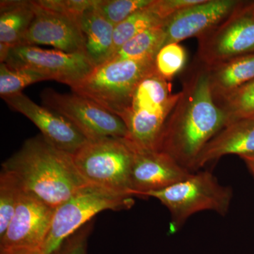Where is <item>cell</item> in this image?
<instances>
[{
	"mask_svg": "<svg viewBox=\"0 0 254 254\" xmlns=\"http://www.w3.org/2000/svg\"><path fill=\"white\" fill-rule=\"evenodd\" d=\"M227 124L226 113L214 98L207 66L185 85L156 150L170 155L192 173L205 145Z\"/></svg>",
	"mask_w": 254,
	"mask_h": 254,
	"instance_id": "cell-1",
	"label": "cell"
},
{
	"mask_svg": "<svg viewBox=\"0 0 254 254\" xmlns=\"http://www.w3.org/2000/svg\"><path fill=\"white\" fill-rule=\"evenodd\" d=\"M23 190L56 208L87 185L78 173L73 155L58 149L42 135L26 140L2 163Z\"/></svg>",
	"mask_w": 254,
	"mask_h": 254,
	"instance_id": "cell-2",
	"label": "cell"
},
{
	"mask_svg": "<svg viewBox=\"0 0 254 254\" xmlns=\"http://www.w3.org/2000/svg\"><path fill=\"white\" fill-rule=\"evenodd\" d=\"M168 81L156 71L139 82L120 118L126 125V139L138 149L156 150L169 117L181 92L173 94Z\"/></svg>",
	"mask_w": 254,
	"mask_h": 254,
	"instance_id": "cell-3",
	"label": "cell"
},
{
	"mask_svg": "<svg viewBox=\"0 0 254 254\" xmlns=\"http://www.w3.org/2000/svg\"><path fill=\"white\" fill-rule=\"evenodd\" d=\"M155 71V59L111 60L95 66L71 88L120 118L137 85Z\"/></svg>",
	"mask_w": 254,
	"mask_h": 254,
	"instance_id": "cell-4",
	"label": "cell"
},
{
	"mask_svg": "<svg viewBox=\"0 0 254 254\" xmlns=\"http://www.w3.org/2000/svg\"><path fill=\"white\" fill-rule=\"evenodd\" d=\"M143 197L156 198L168 209L170 231L174 233L198 212L211 210L225 216L231 205L232 190L220 184L211 173L203 171L191 173L186 180Z\"/></svg>",
	"mask_w": 254,
	"mask_h": 254,
	"instance_id": "cell-5",
	"label": "cell"
},
{
	"mask_svg": "<svg viewBox=\"0 0 254 254\" xmlns=\"http://www.w3.org/2000/svg\"><path fill=\"white\" fill-rule=\"evenodd\" d=\"M133 156V148L126 138H104L88 141L73 155V159L88 185L132 196Z\"/></svg>",
	"mask_w": 254,
	"mask_h": 254,
	"instance_id": "cell-6",
	"label": "cell"
},
{
	"mask_svg": "<svg viewBox=\"0 0 254 254\" xmlns=\"http://www.w3.org/2000/svg\"><path fill=\"white\" fill-rule=\"evenodd\" d=\"M133 203V196L87 184L55 208L49 232L41 247L42 252L43 254L54 253L66 239L100 212L127 210L131 208Z\"/></svg>",
	"mask_w": 254,
	"mask_h": 254,
	"instance_id": "cell-7",
	"label": "cell"
},
{
	"mask_svg": "<svg viewBox=\"0 0 254 254\" xmlns=\"http://www.w3.org/2000/svg\"><path fill=\"white\" fill-rule=\"evenodd\" d=\"M42 100L46 108L67 119L89 141L126 138L128 135L121 118L81 95L47 89L42 93Z\"/></svg>",
	"mask_w": 254,
	"mask_h": 254,
	"instance_id": "cell-8",
	"label": "cell"
},
{
	"mask_svg": "<svg viewBox=\"0 0 254 254\" xmlns=\"http://www.w3.org/2000/svg\"><path fill=\"white\" fill-rule=\"evenodd\" d=\"M240 6L200 37L199 55L207 66L254 53V3Z\"/></svg>",
	"mask_w": 254,
	"mask_h": 254,
	"instance_id": "cell-9",
	"label": "cell"
},
{
	"mask_svg": "<svg viewBox=\"0 0 254 254\" xmlns=\"http://www.w3.org/2000/svg\"><path fill=\"white\" fill-rule=\"evenodd\" d=\"M4 63L11 68L33 70L70 87L79 83L95 67L85 53H67L28 45L11 48Z\"/></svg>",
	"mask_w": 254,
	"mask_h": 254,
	"instance_id": "cell-10",
	"label": "cell"
},
{
	"mask_svg": "<svg viewBox=\"0 0 254 254\" xmlns=\"http://www.w3.org/2000/svg\"><path fill=\"white\" fill-rule=\"evenodd\" d=\"M32 4L34 18L18 46H48L65 53L86 54L79 21L43 7L36 1Z\"/></svg>",
	"mask_w": 254,
	"mask_h": 254,
	"instance_id": "cell-11",
	"label": "cell"
},
{
	"mask_svg": "<svg viewBox=\"0 0 254 254\" xmlns=\"http://www.w3.org/2000/svg\"><path fill=\"white\" fill-rule=\"evenodd\" d=\"M55 208L23 191L9 226L0 237V250L41 248L49 232Z\"/></svg>",
	"mask_w": 254,
	"mask_h": 254,
	"instance_id": "cell-12",
	"label": "cell"
},
{
	"mask_svg": "<svg viewBox=\"0 0 254 254\" xmlns=\"http://www.w3.org/2000/svg\"><path fill=\"white\" fill-rule=\"evenodd\" d=\"M1 98L11 109L31 120L42 136L58 149L73 155L89 141L67 119L37 104L22 92Z\"/></svg>",
	"mask_w": 254,
	"mask_h": 254,
	"instance_id": "cell-13",
	"label": "cell"
},
{
	"mask_svg": "<svg viewBox=\"0 0 254 254\" xmlns=\"http://www.w3.org/2000/svg\"><path fill=\"white\" fill-rule=\"evenodd\" d=\"M131 147L133 156L130 193L132 196L143 197L149 192L164 190L191 175L192 173L163 152Z\"/></svg>",
	"mask_w": 254,
	"mask_h": 254,
	"instance_id": "cell-14",
	"label": "cell"
},
{
	"mask_svg": "<svg viewBox=\"0 0 254 254\" xmlns=\"http://www.w3.org/2000/svg\"><path fill=\"white\" fill-rule=\"evenodd\" d=\"M241 3L236 0H204L178 11L165 21L164 46L203 36L228 17Z\"/></svg>",
	"mask_w": 254,
	"mask_h": 254,
	"instance_id": "cell-15",
	"label": "cell"
},
{
	"mask_svg": "<svg viewBox=\"0 0 254 254\" xmlns=\"http://www.w3.org/2000/svg\"><path fill=\"white\" fill-rule=\"evenodd\" d=\"M254 153V120L241 119L229 123L207 143L195 163V170L227 155L241 158Z\"/></svg>",
	"mask_w": 254,
	"mask_h": 254,
	"instance_id": "cell-16",
	"label": "cell"
},
{
	"mask_svg": "<svg viewBox=\"0 0 254 254\" xmlns=\"http://www.w3.org/2000/svg\"><path fill=\"white\" fill-rule=\"evenodd\" d=\"M95 3L82 14L79 22L85 38L86 54L93 65L98 66L111 57L115 26L95 9Z\"/></svg>",
	"mask_w": 254,
	"mask_h": 254,
	"instance_id": "cell-17",
	"label": "cell"
},
{
	"mask_svg": "<svg viewBox=\"0 0 254 254\" xmlns=\"http://www.w3.org/2000/svg\"><path fill=\"white\" fill-rule=\"evenodd\" d=\"M0 6V61L2 63L9 50L21 43L35 14L32 1H1Z\"/></svg>",
	"mask_w": 254,
	"mask_h": 254,
	"instance_id": "cell-18",
	"label": "cell"
},
{
	"mask_svg": "<svg viewBox=\"0 0 254 254\" xmlns=\"http://www.w3.org/2000/svg\"><path fill=\"white\" fill-rule=\"evenodd\" d=\"M208 67L214 98L220 100L254 79V53Z\"/></svg>",
	"mask_w": 254,
	"mask_h": 254,
	"instance_id": "cell-19",
	"label": "cell"
},
{
	"mask_svg": "<svg viewBox=\"0 0 254 254\" xmlns=\"http://www.w3.org/2000/svg\"><path fill=\"white\" fill-rule=\"evenodd\" d=\"M165 39L166 33L164 23L133 37L108 61L155 59L157 53L165 45Z\"/></svg>",
	"mask_w": 254,
	"mask_h": 254,
	"instance_id": "cell-20",
	"label": "cell"
},
{
	"mask_svg": "<svg viewBox=\"0 0 254 254\" xmlns=\"http://www.w3.org/2000/svg\"><path fill=\"white\" fill-rule=\"evenodd\" d=\"M151 4L133 13L123 22L115 26L111 57L133 37L165 23L155 12Z\"/></svg>",
	"mask_w": 254,
	"mask_h": 254,
	"instance_id": "cell-21",
	"label": "cell"
},
{
	"mask_svg": "<svg viewBox=\"0 0 254 254\" xmlns=\"http://www.w3.org/2000/svg\"><path fill=\"white\" fill-rule=\"evenodd\" d=\"M23 190L19 182L9 172L0 175V237H2L14 216Z\"/></svg>",
	"mask_w": 254,
	"mask_h": 254,
	"instance_id": "cell-22",
	"label": "cell"
},
{
	"mask_svg": "<svg viewBox=\"0 0 254 254\" xmlns=\"http://www.w3.org/2000/svg\"><path fill=\"white\" fill-rule=\"evenodd\" d=\"M219 105L227 114L228 124L254 115V79L222 98ZM227 124V125H228Z\"/></svg>",
	"mask_w": 254,
	"mask_h": 254,
	"instance_id": "cell-23",
	"label": "cell"
},
{
	"mask_svg": "<svg viewBox=\"0 0 254 254\" xmlns=\"http://www.w3.org/2000/svg\"><path fill=\"white\" fill-rule=\"evenodd\" d=\"M49 80L45 75L28 69L13 68L6 63L0 64V95L1 98L21 93L26 87L33 83Z\"/></svg>",
	"mask_w": 254,
	"mask_h": 254,
	"instance_id": "cell-24",
	"label": "cell"
},
{
	"mask_svg": "<svg viewBox=\"0 0 254 254\" xmlns=\"http://www.w3.org/2000/svg\"><path fill=\"white\" fill-rule=\"evenodd\" d=\"M153 0H95V7L103 17L117 26Z\"/></svg>",
	"mask_w": 254,
	"mask_h": 254,
	"instance_id": "cell-25",
	"label": "cell"
},
{
	"mask_svg": "<svg viewBox=\"0 0 254 254\" xmlns=\"http://www.w3.org/2000/svg\"><path fill=\"white\" fill-rule=\"evenodd\" d=\"M187 54L180 43L165 45L159 50L155 59L156 72L167 81L171 80L185 66Z\"/></svg>",
	"mask_w": 254,
	"mask_h": 254,
	"instance_id": "cell-26",
	"label": "cell"
},
{
	"mask_svg": "<svg viewBox=\"0 0 254 254\" xmlns=\"http://www.w3.org/2000/svg\"><path fill=\"white\" fill-rule=\"evenodd\" d=\"M95 0H38L43 7L80 21L82 14L94 4Z\"/></svg>",
	"mask_w": 254,
	"mask_h": 254,
	"instance_id": "cell-27",
	"label": "cell"
},
{
	"mask_svg": "<svg viewBox=\"0 0 254 254\" xmlns=\"http://www.w3.org/2000/svg\"><path fill=\"white\" fill-rule=\"evenodd\" d=\"M91 225L86 224L66 239L53 254H88V237Z\"/></svg>",
	"mask_w": 254,
	"mask_h": 254,
	"instance_id": "cell-28",
	"label": "cell"
},
{
	"mask_svg": "<svg viewBox=\"0 0 254 254\" xmlns=\"http://www.w3.org/2000/svg\"><path fill=\"white\" fill-rule=\"evenodd\" d=\"M203 1L204 0H153L151 6L159 17L165 21L178 11Z\"/></svg>",
	"mask_w": 254,
	"mask_h": 254,
	"instance_id": "cell-29",
	"label": "cell"
},
{
	"mask_svg": "<svg viewBox=\"0 0 254 254\" xmlns=\"http://www.w3.org/2000/svg\"><path fill=\"white\" fill-rule=\"evenodd\" d=\"M0 254H43V253L41 248L15 247V248L0 250Z\"/></svg>",
	"mask_w": 254,
	"mask_h": 254,
	"instance_id": "cell-30",
	"label": "cell"
},
{
	"mask_svg": "<svg viewBox=\"0 0 254 254\" xmlns=\"http://www.w3.org/2000/svg\"><path fill=\"white\" fill-rule=\"evenodd\" d=\"M245 163L254 178V163H252V162H245Z\"/></svg>",
	"mask_w": 254,
	"mask_h": 254,
	"instance_id": "cell-31",
	"label": "cell"
},
{
	"mask_svg": "<svg viewBox=\"0 0 254 254\" xmlns=\"http://www.w3.org/2000/svg\"><path fill=\"white\" fill-rule=\"evenodd\" d=\"M242 158L245 160V162H252V163H254V153L252 155H247V156L242 157Z\"/></svg>",
	"mask_w": 254,
	"mask_h": 254,
	"instance_id": "cell-32",
	"label": "cell"
},
{
	"mask_svg": "<svg viewBox=\"0 0 254 254\" xmlns=\"http://www.w3.org/2000/svg\"><path fill=\"white\" fill-rule=\"evenodd\" d=\"M250 119H253V120H254V115H253V116L250 117Z\"/></svg>",
	"mask_w": 254,
	"mask_h": 254,
	"instance_id": "cell-33",
	"label": "cell"
}]
</instances>
